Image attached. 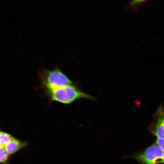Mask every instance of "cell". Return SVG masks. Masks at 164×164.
I'll list each match as a JSON object with an SVG mask.
<instances>
[{"label": "cell", "instance_id": "52a82bcc", "mask_svg": "<svg viewBox=\"0 0 164 164\" xmlns=\"http://www.w3.org/2000/svg\"><path fill=\"white\" fill-rule=\"evenodd\" d=\"M8 155L5 147L0 145V163L7 164L8 162Z\"/></svg>", "mask_w": 164, "mask_h": 164}, {"label": "cell", "instance_id": "ba28073f", "mask_svg": "<svg viewBox=\"0 0 164 164\" xmlns=\"http://www.w3.org/2000/svg\"><path fill=\"white\" fill-rule=\"evenodd\" d=\"M156 144L158 145L164 153V139L157 138L156 140Z\"/></svg>", "mask_w": 164, "mask_h": 164}, {"label": "cell", "instance_id": "5b68a950", "mask_svg": "<svg viewBox=\"0 0 164 164\" xmlns=\"http://www.w3.org/2000/svg\"><path fill=\"white\" fill-rule=\"evenodd\" d=\"M27 144L26 142L20 141L14 138L7 144L5 148L8 154L11 155L25 147Z\"/></svg>", "mask_w": 164, "mask_h": 164}, {"label": "cell", "instance_id": "3957f363", "mask_svg": "<svg viewBox=\"0 0 164 164\" xmlns=\"http://www.w3.org/2000/svg\"><path fill=\"white\" fill-rule=\"evenodd\" d=\"M39 74L45 87H59L72 85L71 81L57 68L44 70Z\"/></svg>", "mask_w": 164, "mask_h": 164}, {"label": "cell", "instance_id": "8992f818", "mask_svg": "<svg viewBox=\"0 0 164 164\" xmlns=\"http://www.w3.org/2000/svg\"><path fill=\"white\" fill-rule=\"evenodd\" d=\"M14 138L6 132H0V145L5 147Z\"/></svg>", "mask_w": 164, "mask_h": 164}, {"label": "cell", "instance_id": "6da1fadb", "mask_svg": "<svg viewBox=\"0 0 164 164\" xmlns=\"http://www.w3.org/2000/svg\"><path fill=\"white\" fill-rule=\"evenodd\" d=\"M46 93L51 99L63 104H70L80 98L92 100L95 97L83 92L72 85L63 87H45Z\"/></svg>", "mask_w": 164, "mask_h": 164}, {"label": "cell", "instance_id": "9c48e42d", "mask_svg": "<svg viewBox=\"0 0 164 164\" xmlns=\"http://www.w3.org/2000/svg\"><path fill=\"white\" fill-rule=\"evenodd\" d=\"M147 0H132L131 4L132 5H135Z\"/></svg>", "mask_w": 164, "mask_h": 164}, {"label": "cell", "instance_id": "30bf717a", "mask_svg": "<svg viewBox=\"0 0 164 164\" xmlns=\"http://www.w3.org/2000/svg\"></svg>", "mask_w": 164, "mask_h": 164}, {"label": "cell", "instance_id": "277c9868", "mask_svg": "<svg viewBox=\"0 0 164 164\" xmlns=\"http://www.w3.org/2000/svg\"><path fill=\"white\" fill-rule=\"evenodd\" d=\"M149 130L157 138L164 139V107L160 105L154 114L152 123Z\"/></svg>", "mask_w": 164, "mask_h": 164}, {"label": "cell", "instance_id": "7a4b0ae2", "mask_svg": "<svg viewBox=\"0 0 164 164\" xmlns=\"http://www.w3.org/2000/svg\"><path fill=\"white\" fill-rule=\"evenodd\" d=\"M134 159L140 164H157L164 163V153L157 145H153L141 152L125 156Z\"/></svg>", "mask_w": 164, "mask_h": 164}]
</instances>
